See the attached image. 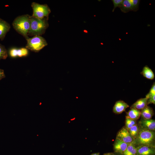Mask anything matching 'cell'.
I'll return each mask as SVG.
<instances>
[{"instance_id":"3","label":"cell","mask_w":155,"mask_h":155,"mask_svg":"<svg viewBox=\"0 0 155 155\" xmlns=\"http://www.w3.org/2000/svg\"><path fill=\"white\" fill-rule=\"evenodd\" d=\"M48 20L40 19L30 16V25L28 35L40 36L44 34L49 27Z\"/></svg>"},{"instance_id":"10","label":"cell","mask_w":155,"mask_h":155,"mask_svg":"<svg viewBox=\"0 0 155 155\" xmlns=\"http://www.w3.org/2000/svg\"><path fill=\"white\" fill-rule=\"evenodd\" d=\"M9 55L13 58L17 57H22L26 56L28 54V51L26 48H21L19 49L12 48L9 51Z\"/></svg>"},{"instance_id":"1","label":"cell","mask_w":155,"mask_h":155,"mask_svg":"<svg viewBox=\"0 0 155 155\" xmlns=\"http://www.w3.org/2000/svg\"><path fill=\"white\" fill-rule=\"evenodd\" d=\"M132 144L135 147L142 145L155 147V131L149 130L140 127L138 135Z\"/></svg>"},{"instance_id":"4","label":"cell","mask_w":155,"mask_h":155,"mask_svg":"<svg viewBox=\"0 0 155 155\" xmlns=\"http://www.w3.org/2000/svg\"><path fill=\"white\" fill-rule=\"evenodd\" d=\"M26 40V48L35 52H38L48 44L45 39L40 36H35L30 38L28 37Z\"/></svg>"},{"instance_id":"21","label":"cell","mask_w":155,"mask_h":155,"mask_svg":"<svg viewBox=\"0 0 155 155\" xmlns=\"http://www.w3.org/2000/svg\"><path fill=\"white\" fill-rule=\"evenodd\" d=\"M7 57V50L4 46L0 43V60L5 59Z\"/></svg>"},{"instance_id":"2","label":"cell","mask_w":155,"mask_h":155,"mask_svg":"<svg viewBox=\"0 0 155 155\" xmlns=\"http://www.w3.org/2000/svg\"><path fill=\"white\" fill-rule=\"evenodd\" d=\"M30 16L28 14L18 16L12 23L14 29L26 39L28 38V34L30 27Z\"/></svg>"},{"instance_id":"22","label":"cell","mask_w":155,"mask_h":155,"mask_svg":"<svg viewBox=\"0 0 155 155\" xmlns=\"http://www.w3.org/2000/svg\"><path fill=\"white\" fill-rule=\"evenodd\" d=\"M132 6V11H136L139 9V5L140 1L139 0H131Z\"/></svg>"},{"instance_id":"24","label":"cell","mask_w":155,"mask_h":155,"mask_svg":"<svg viewBox=\"0 0 155 155\" xmlns=\"http://www.w3.org/2000/svg\"><path fill=\"white\" fill-rule=\"evenodd\" d=\"M155 94V84L154 82L150 88L149 92L146 95V98H147L150 96Z\"/></svg>"},{"instance_id":"16","label":"cell","mask_w":155,"mask_h":155,"mask_svg":"<svg viewBox=\"0 0 155 155\" xmlns=\"http://www.w3.org/2000/svg\"><path fill=\"white\" fill-rule=\"evenodd\" d=\"M118 7L122 12L124 13L132 11V6L131 0H123L122 3Z\"/></svg>"},{"instance_id":"7","label":"cell","mask_w":155,"mask_h":155,"mask_svg":"<svg viewBox=\"0 0 155 155\" xmlns=\"http://www.w3.org/2000/svg\"><path fill=\"white\" fill-rule=\"evenodd\" d=\"M129 144L116 138L113 144L114 153L116 155H122Z\"/></svg>"},{"instance_id":"25","label":"cell","mask_w":155,"mask_h":155,"mask_svg":"<svg viewBox=\"0 0 155 155\" xmlns=\"http://www.w3.org/2000/svg\"><path fill=\"white\" fill-rule=\"evenodd\" d=\"M147 104H155V94L150 96L147 98Z\"/></svg>"},{"instance_id":"27","label":"cell","mask_w":155,"mask_h":155,"mask_svg":"<svg viewBox=\"0 0 155 155\" xmlns=\"http://www.w3.org/2000/svg\"><path fill=\"white\" fill-rule=\"evenodd\" d=\"M103 155H116L114 153L112 152H108L104 154Z\"/></svg>"},{"instance_id":"13","label":"cell","mask_w":155,"mask_h":155,"mask_svg":"<svg viewBox=\"0 0 155 155\" xmlns=\"http://www.w3.org/2000/svg\"><path fill=\"white\" fill-rule=\"evenodd\" d=\"M141 115L142 118L149 119H152L154 115V112L152 108L147 105L141 110Z\"/></svg>"},{"instance_id":"19","label":"cell","mask_w":155,"mask_h":155,"mask_svg":"<svg viewBox=\"0 0 155 155\" xmlns=\"http://www.w3.org/2000/svg\"><path fill=\"white\" fill-rule=\"evenodd\" d=\"M128 130L134 139L137 137L140 130V127L137 124L128 129Z\"/></svg>"},{"instance_id":"6","label":"cell","mask_w":155,"mask_h":155,"mask_svg":"<svg viewBox=\"0 0 155 155\" xmlns=\"http://www.w3.org/2000/svg\"><path fill=\"white\" fill-rule=\"evenodd\" d=\"M116 138L128 144L132 143L134 140V139L125 126L123 127L118 132Z\"/></svg>"},{"instance_id":"26","label":"cell","mask_w":155,"mask_h":155,"mask_svg":"<svg viewBox=\"0 0 155 155\" xmlns=\"http://www.w3.org/2000/svg\"><path fill=\"white\" fill-rule=\"evenodd\" d=\"M5 77L4 70L0 69V80Z\"/></svg>"},{"instance_id":"8","label":"cell","mask_w":155,"mask_h":155,"mask_svg":"<svg viewBox=\"0 0 155 155\" xmlns=\"http://www.w3.org/2000/svg\"><path fill=\"white\" fill-rule=\"evenodd\" d=\"M136 147L137 155H155V147L142 145Z\"/></svg>"},{"instance_id":"23","label":"cell","mask_w":155,"mask_h":155,"mask_svg":"<svg viewBox=\"0 0 155 155\" xmlns=\"http://www.w3.org/2000/svg\"><path fill=\"white\" fill-rule=\"evenodd\" d=\"M112 1L114 5V8L112 10V12H113L115 9L121 5L123 0H112Z\"/></svg>"},{"instance_id":"28","label":"cell","mask_w":155,"mask_h":155,"mask_svg":"<svg viewBox=\"0 0 155 155\" xmlns=\"http://www.w3.org/2000/svg\"><path fill=\"white\" fill-rule=\"evenodd\" d=\"M90 155H100L99 153L98 152V153H96L92 154H90Z\"/></svg>"},{"instance_id":"15","label":"cell","mask_w":155,"mask_h":155,"mask_svg":"<svg viewBox=\"0 0 155 155\" xmlns=\"http://www.w3.org/2000/svg\"><path fill=\"white\" fill-rule=\"evenodd\" d=\"M126 116L128 117L137 121L140 118L141 115V111L137 109L132 108L127 112L126 113Z\"/></svg>"},{"instance_id":"18","label":"cell","mask_w":155,"mask_h":155,"mask_svg":"<svg viewBox=\"0 0 155 155\" xmlns=\"http://www.w3.org/2000/svg\"><path fill=\"white\" fill-rule=\"evenodd\" d=\"M122 155H137L136 147L132 143L129 144Z\"/></svg>"},{"instance_id":"14","label":"cell","mask_w":155,"mask_h":155,"mask_svg":"<svg viewBox=\"0 0 155 155\" xmlns=\"http://www.w3.org/2000/svg\"><path fill=\"white\" fill-rule=\"evenodd\" d=\"M147 98H141L138 100L130 107L139 110H142L146 107L147 104Z\"/></svg>"},{"instance_id":"17","label":"cell","mask_w":155,"mask_h":155,"mask_svg":"<svg viewBox=\"0 0 155 155\" xmlns=\"http://www.w3.org/2000/svg\"><path fill=\"white\" fill-rule=\"evenodd\" d=\"M141 74L145 78L150 80H152L154 78V75L152 70L147 65L143 68Z\"/></svg>"},{"instance_id":"20","label":"cell","mask_w":155,"mask_h":155,"mask_svg":"<svg viewBox=\"0 0 155 155\" xmlns=\"http://www.w3.org/2000/svg\"><path fill=\"white\" fill-rule=\"evenodd\" d=\"M137 124V121L131 119L126 116L125 127L128 130Z\"/></svg>"},{"instance_id":"11","label":"cell","mask_w":155,"mask_h":155,"mask_svg":"<svg viewBox=\"0 0 155 155\" xmlns=\"http://www.w3.org/2000/svg\"><path fill=\"white\" fill-rule=\"evenodd\" d=\"M129 105L123 100H119L115 102L113 108V111L116 114H120L125 111Z\"/></svg>"},{"instance_id":"9","label":"cell","mask_w":155,"mask_h":155,"mask_svg":"<svg viewBox=\"0 0 155 155\" xmlns=\"http://www.w3.org/2000/svg\"><path fill=\"white\" fill-rule=\"evenodd\" d=\"M140 127L143 129L152 131L155 130V120L152 119H144L142 118L137 124Z\"/></svg>"},{"instance_id":"12","label":"cell","mask_w":155,"mask_h":155,"mask_svg":"<svg viewBox=\"0 0 155 155\" xmlns=\"http://www.w3.org/2000/svg\"><path fill=\"white\" fill-rule=\"evenodd\" d=\"M11 28L9 24L0 18V39L2 40Z\"/></svg>"},{"instance_id":"5","label":"cell","mask_w":155,"mask_h":155,"mask_svg":"<svg viewBox=\"0 0 155 155\" xmlns=\"http://www.w3.org/2000/svg\"><path fill=\"white\" fill-rule=\"evenodd\" d=\"M31 6L33 9L32 16L40 19L48 20L51 10L47 4H40L33 2Z\"/></svg>"}]
</instances>
